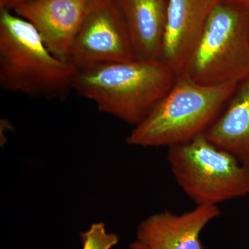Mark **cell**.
Returning <instances> with one entry per match:
<instances>
[{
    "instance_id": "9c48e42d",
    "label": "cell",
    "mask_w": 249,
    "mask_h": 249,
    "mask_svg": "<svg viewBox=\"0 0 249 249\" xmlns=\"http://www.w3.org/2000/svg\"><path fill=\"white\" fill-rule=\"evenodd\" d=\"M219 0H168L160 60L176 74L181 71L199 42Z\"/></svg>"
},
{
    "instance_id": "277c9868",
    "label": "cell",
    "mask_w": 249,
    "mask_h": 249,
    "mask_svg": "<svg viewBox=\"0 0 249 249\" xmlns=\"http://www.w3.org/2000/svg\"><path fill=\"white\" fill-rule=\"evenodd\" d=\"M179 73L205 85L239 84L248 79L249 12L219 0Z\"/></svg>"
},
{
    "instance_id": "ba28073f",
    "label": "cell",
    "mask_w": 249,
    "mask_h": 249,
    "mask_svg": "<svg viewBox=\"0 0 249 249\" xmlns=\"http://www.w3.org/2000/svg\"><path fill=\"white\" fill-rule=\"evenodd\" d=\"M220 213L216 205H199L182 214H153L139 224L137 241L148 249H205L201 232Z\"/></svg>"
},
{
    "instance_id": "7c38bea8",
    "label": "cell",
    "mask_w": 249,
    "mask_h": 249,
    "mask_svg": "<svg viewBox=\"0 0 249 249\" xmlns=\"http://www.w3.org/2000/svg\"><path fill=\"white\" fill-rule=\"evenodd\" d=\"M83 249H110L119 242L114 233H108L103 223L91 225L88 231L81 234Z\"/></svg>"
},
{
    "instance_id": "3957f363",
    "label": "cell",
    "mask_w": 249,
    "mask_h": 249,
    "mask_svg": "<svg viewBox=\"0 0 249 249\" xmlns=\"http://www.w3.org/2000/svg\"><path fill=\"white\" fill-rule=\"evenodd\" d=\"M238 85H201L181 73L177 75L171 89L135 126L127 142L169 147L204 134L222 114Z\"/></svg>"
},
{
    "instance_id": "30bf717a",
    "label": "cell",
    "mask_w": 249,
    "mask_h": 249,
    "mask_svg": "<svg viewBox=\"0 0 249 249\" xmlns=\"http://www.w3.org/2000/svg\"><path fill=\"white\" fill-rule=\"evenodd\" d=\"M127 26L136 60L161 56L168 0H115Z\"/></svg>"
},
{
    "instance_id": "5b68a950",
    "label": "cell",
    "mask_w": 249,
    "mask_h": 249,
    "mask_svg": "<svg viewBox=\"0 0 249 249\" xmlns=\"http://www.w3.org/2000/svg\"><path fill=\"white\" fill-rule=\"evenodd\" d=\"M168 160L178 186L196 206L249 195V165L204 134L169 147Z\"/></svg>"
},
{
    "instance_id": "9a60e30c",
    "label": "cell",
    "mask_w": 249,
    "mask_h": 249,
    "mask_svg": "<svg viewBox=\"0 0 249 249\" xmlns=\"http://www.w3.org/2000/svg\"><path fill=\"white\" fill-rule=\"evenodd\" d=\"M130 249H148L145 245H142L139 241H135L133 243L131 244Z\"/></svg>"
},
{
    "instance_id": "7a4b0ae2",
    "label": "cell",
    "mask_w": 249,
    "mask_h": 249,
    "mask_svg": "<svg viewBox=\"0 0 249 249\" xmlns=\"http://www.w3.org/2000/svg\"><path fill=\"white\" fill-rule=\"evenodd\" d=\"M176 77L160 59H134L78 71L73 90L102 112L136 126L170 91Z\"/></svg>"
},
{
    "instance_id": "52a82bcc",
    "label": "cell",
    "mask_w": 249,
    "mask_h": 249,
    "mask_svg": "<svg viewBox=\"0 0 249 249\" xmlns=\"http://www.w3.org/2000/svg\"><path fill=\"white\" fill-rule=\"evenodd\" d=\"M93 0H27L12 11L30 22L55 56L67 60Z\"/></svg>"
},
{
    "instance_id": "6da1fadb",
    "label": "cell",
    "mask_w": 249,
    "mask_h": 249,
    "mask_svg": "<svg viewBox=\"0 0 249 249\" xmlns=\"http://www.w3.org/2000/svg\"><path fill=\"white\" fill-rule=\"evenodd\" d=\"M78 70L55 56L30 22L0 12V85L33 97L63 99L73 90Z\"/></svg>"
},
{
    "instance_id": "8992f818",
    "label": "cell",
    "mask_w": 249,
    "mask_h": 249,
    "mask_svg": "<svg viewBox=\"0 0 249 249\" xmlns=\"http://www.w3.org/2000/svg\"><path fill=\"white\" fill-rule=\"evenodd\" d=\"M134 59L128 30L115 0H93L67 61L82 71Z\"/></svg>"
},
{
    "instance_id": "5bb4252c",
    "label": "cell",
    "mask_w": 249,
    "mask_h": 249,
    "mask_svg": "<svg viewBox=\"0 0 249 249\" xmlns=\"http://www.w3.org/2000/svg\"><path fill=\"white\" fill-rule=\"evenodd\" d=\"M249 12V0H222Z\"/></svg>"
},
{
    "instance_id": "8fae6325",
    "label": "cell",
    "mask_w": 249,
    "mask_h": 249,
    "mask_svg": "<svg viewBox=\"0 0 249 249\" xmlns=\"http://www.w3.org/2000/svg\"><path fill=\"white\" fill-rule=\"evenodd\" d=\"M204 134L249 165V78L239 83L225 109Z\"/></svg>"
},
{
    "instance_id": "4fadbf2b",
    "label": "cell",
    "mask_w": 249,
    "mask_h": 249,
    "mask_svg": "<svg viewBox=\"0 0 249 249\" xmlns=\"http://www.w3.org/2000/svg\"><path fill=\"white\" fill-rule=\"evenodd\" d=\"M26 1L27 0H0V9L12 11L18 4Z\"/></svg>"
}]
</instances>
